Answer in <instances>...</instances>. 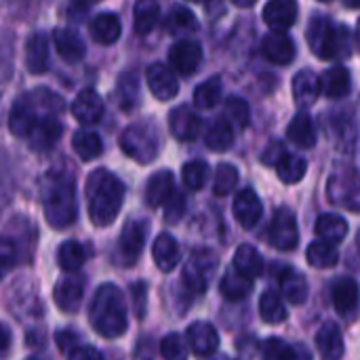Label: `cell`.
I'll return each instance as SVG.
<instances>
[{"instance_id":"46","label":"cell","mask_w":360,"mask_h":360,"mask_svg":"<svg viewBox=\"0 0 360 360\" xmlns=\"http://www.w3.org/2000/svg\"><path fill=\"white\" fill-rule=\"evenodd\" d=\"M181 179L184 186L192 192H198L205 188L207 179H209V165L205 160H190L184 165L181 169Z\"/></svg>"},{"instance_id":"27","label":"cell","mask_w":360,"mask_h":360,"mask_svg":"<svg viewBox=\"0 0 360 360\" xmlns=\"http://www.w3.org/2000/svg\"><path fill=\"white\" fill-rule=\"evenodd\" d=\"M25 68L32 74H42L49 68V38L42 32H34L25 42Z\"/></svg>"},{"instance_id":"4","label":"cell","mask_w":360,"mask_h":360,"mask_svg":"<svg viewBox=\"0 0 360 360\" xmlns=\"http://www.w3.org/2000/svg\"><path fill=\"white\" fill-rule=\"evenodd\" d=\"M89 321L101 338L116 340L127 333V304L116 285L105 283L97 287L89 308Z\"/></svg>"},{"instance_id":"41","label":"cell","mask_w":360,"mask_h":360,"mask_svg":"<svg viewBox=\"0 0 360 360\" xmlns=\"http://www.w3.org/2000/svg\"><path fill=\"white\" fill-rule=\"evenodd\" d=\"M116 95L120 99L122 110L129 112V110H133L137 105V99H139V76H137V72L129 70V72H122L118 76Z\"/></svg>"},{"instance_id":"45","label":"cell","mask_w":360,"mask_h":360,"mask_svg":"<svg viewBox=\"0 0 360 360\" xmlns=\"http://www.w3.org/2000/svg\"><path fill=\"white\" fill-rule=\"evenodd\" d=\"M219 97H221V78L219 76L207 78L194 91V103H196V108H202V110L215 108L219 103Z\"/></svg>"},{"instance_id":"52","label":"cell","mask_w":360,"mask_h":360,"mask_svg":"<svg viewBox=\"0 0 360 360\" xmlns=\"http://www.w3.org/2000/svg\"><path fill=\"white\" fill-rule=\"evenodd\" d=\"M131 295H133V306L137 312V319H143L146 314V283H133L131 285Z\"/></svg>"},{"instance_id":"49","label":"cell","mask_w":360,"mask_h":360,"mask_svg":"<svg viewBox=\"0 0 360 360\" xmlns=\"http://www.w3.org/2000/svg\"><path fill=\"white\" fill-rule=\"evenodd\" d=\"M160 354L165 360H188L184 338L179 333H169L160 342Z\"/></svg>"},{"instance_id":"30","label":"cell","mask_w":360,"mask_h":360,"mask_svg":"<svg viewBox=\"0 0 360 360\" xmlns=\"http://www.w3.org/2000/svg\"><path fill=\"white\" fill-rule=\"evenodd\" d=\"M321 86H323V93L327 97L344 99L352 91V76H350V72L344 65H335V68H329L321 76Z\"/></svg>"},{"instance_id":"26","label":"cell","mask_w":360,"mask_h":360,"mask_svg":"<svg viewBox=\"0 0 360 360\" xmlns=\"http://www.w3.org/2000/svg\"><path fill=\"white\" fill-rule=\"evenodd\" d=\"M91 36L95 42L99 44H114L118 38H120V17L112 11H103V13H97L93 19H91Z\"/></svg>"},{"instance_id":"40","label":"cell","mask_w":360,"mask_h":360,"mask_svg":"<svg viewBox=\"0 0 360 360\" xmlns=\"http://www.w3.org/2000/svg\"><path fill=\"white\" fill-rule=\"evenodd\" d=\"M274 169H276L281 181H285V184H297V181L304 179V175L308 171V162L302 156H297V154L285 152L283 158L276 162Z\"/></svg>"},{"instance_id":"23","label":"cell","mask_w":360,"mask_h":360,"mask_svg":"<svg viewBox=\"0 0 360 360\" xmlns=\"http://www.w3.org/2000/svg\"><path fill=\"white\" fill-rule=\"evenodd\" d=\"M262 360H312V354L306 346L289 344L281 338H270L262 344Z\"/></svg>"},{"instance_id":"8","label":"cell","mask_w":360,"mask_h":360,"mask_svg":"<svg viewBox=\"0 0 360 360\" xmlns=\"http://www.w3.org/2000/svg\"><path fill=\"white\" fill-rule=\"evenodd\" d=\"M148 236V221L141 217H133L122 226L120 238H118V259L122 266H133L146 245Z\"/></svg>"},{"instance_id":"55","label":"cell","mask_w":360,"mask_h":360,"mask_svg":"<svg viewBox=\"0 0 360 360\" xmlns=\"http://www.w3.org/2000/svg\"><path fill=\"white\" fill-rule=\"evenodd\" d=\"M8 344H11V331L6 325H2V354L8 352Z\"/></svg>"},{"instance_id":"7","label":"cell","mask_w":360,"mask_h":360,"mask_svg":"<svg viewBox=\"0 0 360 360\" xmlns=\"http://www.w3.org/2000/svg\"><path fill=\"white\" fill-rule=\"evenodd\" d=\"M217 266H219L217 255L211 249H196L186 262V268L181 274L186 289L196 295H202L209 289V283L213 281Z\"/></svg>"},{"instance_id":"11","label":"cell","mask_w":360,"mask_h":360,"mask_svg":"<svg viewBox=\"0 0 360 360\" xmlns=\"http://www.w3.org/2000/svg\"><path fill=\"white\" fill-rule=\"evenodd\" d=\"M202 61V46L196 40H177L171 49H169V63L175 72H179L181 76H190L198 70Z\"/></svg>"},{"instance_id":"6","label":"cell","mask_w":360,"mask_h":360,"mask_svg":"<svg viewBox=\"0 0 360 360\" xmlns=\"http://www.w3.org/2000/svg\"><path fill=\"white\" fill-rule=\"evenodd\" d=\"M120 148L129 158H133V160H137L141 165L152 162L158 156V150H160L158 124L154 120L131 122L120 135Z\"/></svg>"},{"instance_id":"29","label":"cell","mask_w":360,"mask_h":360,"mask_svg":"<svg viewBox=\"0 0 360 360\" xmlns=\"http://www.w3.org/2000/svg\"><path fill=\"white\" fill-rule=\"evenodd\" d=\"M152 251H154V262H156L158 270L165 272V274L173 272L177 268L179 259H181V251H179L177 240L171 234H167V232L156 236Z\"/></svg>"},{"instance_id":"38","label":"cell","mask_w":360,"mask_h":360,"mask_svg":"<svg viewBox=\"0 0 360 360\" xmlns=\"http://www.w3.org/2000/svg\"><path fill=\"white\" fill-rule=\"evenodd\" d=\"M86 262V253L84 247L76 240H65L59 245L57 249V264L63 272L68 274H76Z\"/></svg>"},{"instance_id":"54","label":"cell","mask_w":360,"mask_h":360,"mask_svg":"<svg viewBox=\"0 0 360 360\" xmlns=\"http://www.w3.org/2000/svg\"><path fill=\"white\" fill-rule=\"evenodd\" d=\"M70 360H103V356H101V352L97 350V348H93V346H78L70 356H68Z\"/></svg>"},{"instance_id":"57","label":"cell","mask_w":360,"mask_h":360,"mask_svg":"<svg viewBox=\"0 0 360 360\" xmlns=\"http://www.w3.org/2000/svg\"><path fill=\"white\" fill-rule=\"evenodd\" d=\"M356 247H359V251H360V230H359V236H356Z\"/></svg>"},{"instance_id":"37","label":"cell","mask_w":360,"mask_h":360,"mask_svg":"<svg viewBox=\"0 0 360 360\" xmlns=\"http://www.w3.org/2000/svg\"><path fill=\"white\" fill-rule=\"evenodd\" d=\"M232 141H234V131L226 118H215L205 131V143L215 152H226L232 146Z\"/></svg>"},{"instance_id":"47","label":"cell","mask_w":360,"mask_h":360,"mask_svg":"<svg viewBox=\"0 0 360 360\" xmlns=\"http://www.w3.org/2000/svg\"><path fill=\"white\" fill-rule=\"evenodd\" d=\"M224 114L226 120L230 124H234L236 129H247L251 122V112H249V103L243 97H228L226 105H224Z\"/></svg>"},{"instance_id":"13","label":"cell","mask_w":360,"mask_h":360,"mask_svg":"<svg viewBox=\"0 0 360 360\" xmlns=\"http://www.w3.org/2000/svg\"><path fill=\"white\" fill-rule=\"evenodd\" d=\"M186 340H188L192 352L200 359L213 356L219 348V335H217L215 327L209 323H202V321H196L188 327Z\"/></svg>"},{"instance_id":"56","label":"cell","mask_w":360,"mask_h":360,"mask_svg":"<svg viewBox=\"0 0 360 360\" xmlns=\"http://www.w3.org/2000/svg\"><path fill=\"white\" fill-rule=\"evenodd\" d=\"M356 42H359V49H360V17H359V23H356Z\"/></svg>"},{"instance_id":"25","label":"cell","mask_w":360,"mask_h":360,"mask_svg":"<svg viewBox=\"0 0 360 360\" xmlns=\"http://www.w3.org/2000/svg\"><path fill=\"white\" fill-rule=\"evenodd\" d=\"M321 78L312 70H302L293 76V99L300 108H310L321 95Z\"/></svg>"},{"instance_id":"35","label":"cell","mask_w":360,"mask_h":360,"mask_svg":"<svg viewBox=\"0 0 360 360\" xmlns=\"http://www.w3.org/2000/svg\"><path fill=\"white\" fill-rule=\"evenodd\" d=\"M219 289L224 293L226 300L230 302H238V300H245L251 289H253V281L247 278L245 274H240L234 266L228 268L221 276V283H219Z\"/></svg>"},{"instance_id":"44","label":"cell","mask_w":360,"mask_h":360,"mask_svg":"<svg viewBox=\"0 0 360 360\" xmlns=\"http://www.w3.org/2000/svg\"><path fill=\"white\" fill-rule=\"evenodd\" d=\"M259 316L268 325H278L287 319V308L274 291H266L259 297Z\"/></svg>"},{"instance_id":"36","label":"cell","mask_w":360,"mask_h":360,"mask_svg":"<svg viewBox=\"0 0 360 360\" xmlns=\"http://www.w3.org/2000/svg\"><path fill=\"white\" fill-rule=\"evenodd\" d=\"M160 17V6L152 0H139L133 8V30L139 36H146L152 32L158 23Z\"/></svg>"},{"instance_id":"15","label":"cell","mask_w":360,"mask_h":360,"mask_svg":"<svg viewBox=\"0 0 360 360\" xmlns=\"http://www.w3.org/2000/svg\"><path fill=\"white\" fill-rule=\"evenodd\" d=\"M264 57L276 65H287L295 59V42L285 32H270L262 40Z\"/></svg>"},{"instance_id":"21","label":"cell","mask_w":360,"mask_h":360,"mask_svg":"<svg viewBox=\"0 0 360 360\" xmlns=\"http://www.w3.org/2000/svg\"><path fill=\"white\" fill-rule=\"evenodd\" d=\"M175 177L171 171H158L150 177L148 186H146V205L156 209L162 207L171 200V196L175 194Z\"/></svg>"},{"instance_id":"14","label":"cell","mask_w":360,"mask_h":360,"mask_svg":"<svg viewBox=\"0 0 360 360\" xmlns=\"http://www.w3.org/2000/svg\"><path fill=\"white\" fill-rule=\"evenodd\" d=\"M234 217L238 219V224L245 230H251L253 226H257V221L264 215V205L257 196V192L253 188H245L236 194L234 205H232Z\"/></svg>"},{"instance_id":"51","label":"cell","mask_w":360,"mask_h":360,"mask_svg":"<svg viewBox=\"0 0 360 360\" xmlns=\"http://www.w3.org/2000/svg\"><path fill=\"white\" fill-rule=\"evenodd\" d=\"M55 344H57V348L65 354V356H70L78 346H80V342H78V335L74 333V331H57L55 333Z\"/></svg>"},{"instance_id":"58","label":"cell","mask_w":360,"mask_h":360,"mask_svg":"<svg viewBox=\"0 0 360 360\" xmlns=\"http://www.w3.org/2000/svg\"><path fill=\"white\" fill-rule=\"evenodd\" d=\"M30 360H36V359H30Z\"/></svg>"},{"instance_id":"50","label":"cell","mask_w":360,"mask_h":360,"mask_svg":"<svg viewBox=\"0 0 360 360\" xmlns=\"http://www.w3.org/2000/svg\"><path fill=\"white\" fill-rule=\"evenodd\" d=\"M184 213H186V198L181 192H175L171 200L165 205V219L171 224H177L184 217Z\"/></svg>"},{"instance_id":"3","label":"cell","mask_w":360,"mask_h":360,"mask_svg":"<svg viewBox=\"0 0 360 360\" xmlns=\"http://www.w3.org/2000/svg\"><path fill=\"white\" fill-rule=\"evenodd\" d=\"M89 217L93 226L103 228L114 224L124 200V184L108 169H95L86 179Z\"/></svg>"},{"instance_id":"5","label":"cell","mask_w":360,"mask_h":360,"mask_svg":"<svg viewBox=\"0 0 360 360\" xmlns=\"http://www.w3.org/2000/svg\"><path fill=\"white\" fill-rule=\"evenodd\" d=\"M308 44L321 59H348L354 38L348 25L335 23L329 15H314L308 25Z\"/></svg>"},{"instance_id":"22","label":"cell","mask_w":360,"mask_h":360,"mask_svg":"<svg viewBox=\"0 0 360 360\" xmlns=\"http://www.w3.org/2000/svg\"><path fill=\"white\" fill-rule=\"evenodd\" d=\"M169 129L175 139L179 141H194L200 129L198 116L188 105H177L169 114Z\"/></svg>"},{"instance_id":"39","label":"cell","mask_w":360,"mask_h":360,"mask_svg":"<svg viewBox=\"0 0 360 360\" xmlns=\"http://www.w3.org/2000/svg\"><path fill=\"white\" fill-rule=\"evenodd\" d=\"M72 148H74V152H76V156L80 160L89 162V160H95L101 154L103 143H101V137L97 133L80 129V131H76L72 135Z\"/></svg>"},{"instance_id":"20","label":"cell","mask_w":360,"mask_h":360,"mask_svg":"<svg viewBox=\"0 0 360 360\" xmlns=\"http://www.w3.org/2000/svg\"><path fill=\"white\" fill-rule=\"evenodd\" d=\"M278 278V287L283 291V295L287 297L289 304L293 306H304L306 300H308V281L304 274H300L295 268L291 266H285L278 270L276 274Z\"/></svg>"},{"instance_id":"16","label":"cell","mask_w":360,"mask_h":360,"mask_svg":"<svg viewBox=\"0 0 360 360\" xmlns=\"http://www.w3.org/2000/svg\"><path fill=\"white\" fill-rule=\"evenodd\" d=\"M148 86L152 95L160 101H169L179 93V82L173 70L165 63H152L148 68Z\"/></svg>"},{"instance_id":"33","label":"cell","mask_w":360,"mask_h":360,"mask_svg":"<svg viewBox=\"0 0 360 360\" xmlns=\"http://www.w3.org/2000/svg\"><path fill=\"white\" fill-rule=\"evenodd\" d=\"M232 266H234L240 274H245L247 278H251V281L259 278V276L264 274V268H266L262 253H259L255 247H251V245H240V247L236 249L234 259H232Z\"/></svg>"},{"instance_id":"34","label":"cell","mask_w":360,"mask_h":360,"mask_svg":"<svg viewBox=\"0 0 360 360\" xmlns=\"http://www.w3.org/2000/svg\"><path fill=\"white\" fill-rule=\"evenodd\" d=\"M287 137L297 146V148H314L316 143V129H314V122H312V116L308 112H300L293 116V120L289 122V129H287Z\"/></svg>"},{"instance_id":"2","label":"cell","mask_w":360,"mask_h":360,"mask_svg":"<svg viewBox=\"0 0 360 360\" xmlns=\"http://www.w3.org/2000/svg\"><path fill=\"white\" fill-rule=\"evenodd\" d=\"M63 99L49 89H34L19 95L8 112V131L27 141L32 131L49 116H59Z\"/></svg>"},{"instance_id":"43","label":"cell","mask_w":360,"mask_h":360,"mask_svg":"<svg viewBox=\"0 0 360 360\" xmlns=\"http://www.w3.org/2000/svg\"><path fill=\"white\" fill-rule=\"evenodd\" d=\"M306 259L312 268H333L338 262H340V253L335 249V245H329V243H323V240H316L308 247V253H306Z\"/></svg>"},{"instance_id":"31","label":"cell","mask_w":360,"mask_h":360,"mask_svg":"<svg viewBox=\"0 0 360 360\" xmlns=\"http://www.w3.org/2000/svg\"><path fill=\"white\" fill-rule=\"evenodd\" d=\"M316 346L325 360H340L344 356V338L338 323H325L316 333Z\"/></svg>"},{"instance_id":"32","label":"cell","mask_w":360,"mask_h":360,"mask_svg":"<svg viewBox=\"0 0 360 360\" xmlns=\"http://www.w3.org/2000/svg\"><path fill=\"white\" fill-rule=\"evenodd\" d=\"M314 232L323 243L338 245L348 236V221L335 213H323L314 224Z\"/></svg>"},{"instance_id":"18","label":"cell","mask_w":360,"mask_h":360,"mask_svg":"<svg viewBox=\"0 0 360 360\" xmlns=\"http://www.w3.org/2000/svg\"><path fill=\"white\" fill-rule=\"evenodd\" d=\"M53 44L59 53V57L68 63H78L86 55V44L80 38L76 30L70 27H57L53 30Z\"/></svg>"},{"instance_id":"1","label":"cell","mask_w":360,"mask_h":360,"mask_svg":"<svg viewBox=\"0 0 360 360\" xmlns=\"http://www.w3.org/2000/svg\"><path fill=\"white\" fill-rule=\"evenodd\" d=\"M70 169L72 167L68 165L63 169L49 171L42 181V188H40L44 219L55 230H65L68 226L74 224V219L78 215L76 181H74V175Z\"/></svg>"},{"instance_id":"28","label":"cell","mask_w":360,"mask_h":360,"mask_svg":"<svg viewBox=\"0 0 360 360\" xmlns=\"http://www.w3.org/2000/svg\"><path fill=\"white\" fill-rule=\"evenodd\" d=\"M61 133H63V124L59 122V118H57V116H49V118H44V120L32 131V135L27 137V146H30L34 152L51 150V148L61 139Z\"/></svg>"},{"instance_id":"12","label":"cell","mask_w":360,"mask_h":360,"mask_svg":"<svg viewBox=\"0 0 360 360\" xmlns=\"http://www.w3.org/2000/svg\"><path fill=\"white\" fill-rule=\"evenodd\" d=\"M82 293H84V281L80 276H63L55 283L53 300L61 312L74 314L82 304Z\"/></svg>"},{"instance_id":"48","label":"cell","mask_w":360,"mask_h":360,"mask_svg":"<svg viewBox=\"0 0 360 360\" xmlns=\"http://www.w3.org/2000/svg\"><path fill=\"white\" fill-rule=\"evenodd\" d=\"M238 184V169L230 162H221L215 171V181H213V192L215 196H228Z\"/></svg>"},{"instance_id":"17","label":"cell","mask_w":360,"mask_h":360,"mask_svg":"<svg viewBox=\"0 0 360 360\" xmlns=\"http://www.w3.org/2000/svg\"><path fill=\"white\" fill-rule=\"evenodd\" d=\"M70 112L80 124H97L103 116V101L97 95V91L84 89L74 97Z\"/></svg>"},{"instance_id":"53","label":"cell","mask_w":360,"mask_h":360,"mask_svg":"<svg viewBox=\"0 0 360 360\" xmlns=\"http://www.w3.org/2000/svg\"><path fill=\"white\" fill-rule=\"evenodd\" d=\"M287 150H285V146L281 143V141H270V146L266 148V152L262 154V162L264 165H272V167H276V162L283 158V154H285Z\"/></svg>"},{"instance_id":"42","label":"cell","mask_w":360,"mask_h":360,"mask_svg":"<svg viewBox=\"0 0 360 360\" xmlns=\"http://www.w3.org/2000/svg\"><path fill=\"white\" fill-rule=\"evenodd\" d=\"M167 30L171 34H192L198 30V21H196V15L188 8V6H181V4H175L165 21Z\"/></svg>"},{"instance_id":"10","label":"cell","mask_w":360,"mask_h":360,"mask_svg":"<svg viewBox=\"0 0 360 360\" xmlns=\"http://www.w3.org/2000/svg\"><path fill=\"white\" fill-rule=\"evenodd\" d=\"M329 198L335 205L360 211V175L354 171L335 173L329 181Z\"/></svg>"},{"instance_id":"9","label":"cell","mask_w":360,"mask_h":360,"mask_svg":"<svg viewBox=\"0 0 360 360\" xmlns=\"http://www.w3.org/2000/svg\"><path fill=\"white\" fill-rule=\"evenodd\" d=\"M268 240L272 247L281 251H293L300 243V230L297 219L291 209H276L270 228H268Z\"/></svg>"},{"instance_id":"24","label":"cell","mask_w":360,"mask_h":360,"mask_svg":"<svg viewBox=\"0 0 360 360\" xmlns=\"http://www.w3.org/2000/svg\"><path fill=\"white\" fill-rule=\"evenodd\" d=\"M297 19V4L293 0H272L264 6V21L274 32L289 30Z\"/></svg>"},{"instance_id":"19","label":"cell","mask_w":360,"mask_h":360,"mask_svg":"<svg viewBox=\"0 0 360 360\" xmlns=\"http://www.w3.org/2000/svg\"><path fill=\"white\" fill-rule=\"evenodd\" d=\"M331 302L333 308L342 314L348 316L359 308L360 302V289L359 283L350 276H340L338 281H333L331 285Z\"/></svg>"}]
</instances>
